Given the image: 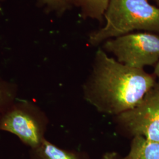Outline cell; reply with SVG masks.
<instances>
[{
	"label": "cell",
	"mask_w": 159,
	"mask_h": 159,
	"mask_svg": "<svg viewBox=\"0 0 159 159\" xmlns=\"http://www.w3.org/2000/svg\"><path fill=\"white\" fill-rule=\"evenodd\" d=\"M156 83L143 68L125 66L99 48L83 93L99 112L119 116L134 107Z\"/></svg>",
	"instance_id": "obj_1"
},
{
	"label": "cell",
	"mask_w": 159,
	"mask_h": 159,
	"mask_svg": "<svg viewBox=\"0 0 159 159\" xmlns=\"http://www.w3.org/2000/svg\"><path fill=\"white\" fill-rule=\"evenodd\" d=\"M104 18V26L89 35L90 45L97 46L134 30L159 34V7L149 0H110Z\"/></svg>",
	"instance_id": "obj_2"
},
{
	"label": "cell",
	"mask_w": 159,
	"mask_h": 159,
	"mask_svg": "<svg viewBox=\"0 0 159 159\" xmlns=\"http://www.w3.org/2000/svg\"><path fill=\"white\" fill-rule=\"evenodd\" d=\"M47 125L46 115L30 101H16L0 114V130L14 134L30 148L39 146L45 139Z\"/></svg>",
	"instance_id": "obj_3"
},
{
	"label": "cell",
	"mask_w": 159,
	"mask_h": 159,
	"mask_svg": "<svg viewBox=\"0 0 159 159\" xmlns=\"http://www.w3.org/2000/svg\"><path fill=\"white\" fill-rule=\"evenodd\" d=\"M102 49L125 66L143 68L156 65L159 61V34L131 33L106 40Z\"/></svg>",
	"instance_id": "obj_4"
},
{
	"label": "cell",
	"mask_w": 159,
	"mask_h": 159,
	"mask_svg": "<svg viewBox=\"0 0 159 159\" xmlns=\"http://www.w3.org/2000/svg\"><path fill=\"white\" fill-rule=\"evenodd\" d=\"M117 119L133 136L159 142V83L134 107L120 114Z\"/></svg>",
	"instance_id": "obj_5"
},
{
	"label": "cell",
	"mask_w": 159,
	"mask_h": 159,
	"mask_svg": "<svg viewBox=\"0 0 159 159\" xmlns=\"http://www.w3.org/2000/svg\"><path fill=\"white\" fill-rule=\"evenodd\" d=\"M30 159H81L79 155L58 148L46 139L40 145L30 148Z\"/></svg>",
	"instance_id": "obj_6"
},
{
	"label": "cell",
	"mask_w": 159,
	"mask_h": 159,
	"mask_svg": "<svg viewBox=\"0 0 159 159\" xmlns=\"http://www.w3.org/2000/svg\"><path fill=\"white\" fill-rule=\"evenodd\" d=\"M72 7L79 8L84 19L91 18L102 23L110 0H70Z\"/></svg>",
	"instance_id": "obj_7"
},
{
	"label": "cell",
	"mask_w": 159,
	"mask_h": 159,
	"mask_svg": "<svg viewBox=\"0 0 159 159\" xmlns=\"http://www.w3.org/2000/svg\"><path fill=\"white\" fill-rule=\"evenodd\" d=\"M130 150L134 159H159V142L142 136L134 137Z\"/></svg>",
	"instance_id": "obj_8"
},
{
	"label": "cell",
	"mask_w": 159,
	"mask_h": 159,
	"mask_svg": "<svg viewBox=\"0 0 159 159\" xmlns=\"http://www.w3.org/2000/svg\"><path fill=\"white\" fill-rule=\"evenodd\" d=\"M17 85L0 77V114L5 111L16 102Z\"/></svg>",
	"instance_id": "obj_9"
},
{
	"label": "cell",
	"mask_w": 159,
	"mask_h": 159,
	"mask_svg": "<svg viewBox=\"0 0 159 159\" xmlns=\"http://www.w3.org/2000/svg\"><path fill=\"white\" fill-rule=\"evenodd\" d=\"M37 4L43 8L46 12H54L58 16H61L72 7L70 0H38Z\"/></svg>",
	"instance_id": "obj_10"
},
{
	"label": "cell",
	"mask_w": 159,
	"mask_h": 159,
	"mask_svg": "<svg viewBox=\"0 0 159 159\" xmlns=\"http://www.w3.org/2000/svg\"><path fill=\"white\" fill-rule=\"evenodd\" d=\"M100 159H134L133 152L130 150V152L127 155L122 156L116 152H109L104 154Z\"/></svg>",
	"instance_id": "obj_11"
},
{
	"label": "cell",
	"mask_w": 159,
	"mask_h": 159,
	"mask_svg": "<svg viewBox=\"0 0 159 159\" xmlns=\"http://www.w3.org/2000/svg\"><path fill=\"white\" fill-rule=\"evenodd\" d=\"M154 71L155 75L159 79V61L155 65V68H154Z\"/></svg>",
	"instance_id": "obj_12"
},
{
	"label": "cell",
	"mask_w": 159,
	"mask_h": 159,
	"mask_svg": "<svg viewBox=\"0 0 159 159\" xmlns=\"http://www.w3.org/2000/svg\"><path fill=\"white\" fill-rule=\"evenodd\" d=\"M156 3H157V4L158 5V6H159V0H154Z\"/></svg>",
	"instance_id": "obj_13"
},
{
	"label": "cell",
	"mask_w": 159,
	"mask_h": 159,
	"mask_svg": "<svg viewBox=\"0 0 159 159\" xmlns=\"http://www.w3.org/2000/svg\"><path fill=\"white\" fill-rule=\"evenodd\" d=\"M1 14H2V7H1V6L0 5V16H1Z\"/></svg>",
	"instance_id": "obj_14"
},
{
	"label": "cell",
	"mask_w": 159,
	"mask_h": 159,
	"mask_svg": "<svg viewBox=\"0 0 159 159\" xmlns=\"http://www.w3.org/2000/svg\"><path fill=\"white\" fill-rule=\"evenodd\" d=\"M4 0H0V1H4Z\"/></svg>",
	"instance_id": "obj_15"
}]
</instances>
